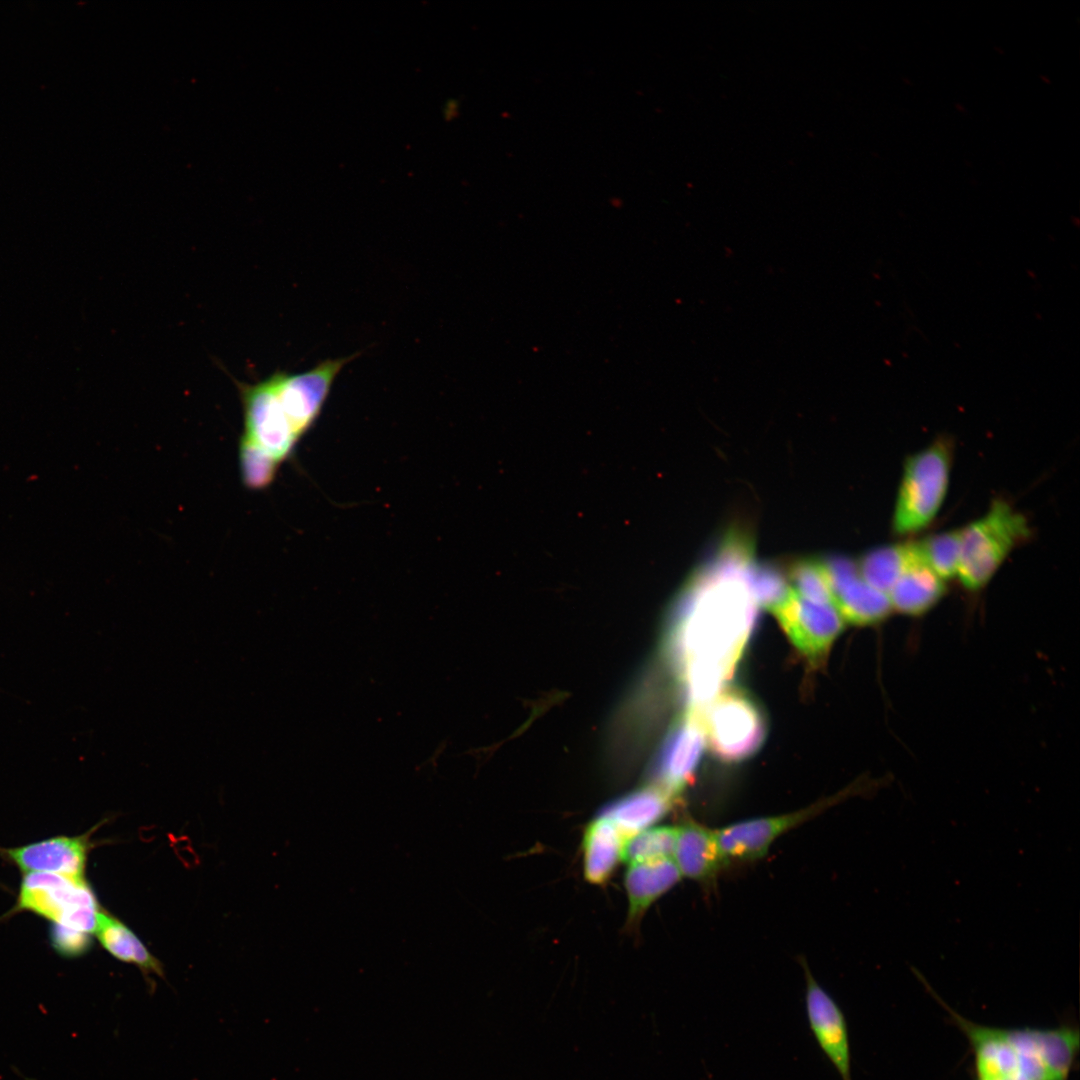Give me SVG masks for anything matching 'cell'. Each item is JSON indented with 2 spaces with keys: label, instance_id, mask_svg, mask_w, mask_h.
Segmentation results:
<instances>
[{
  "label": "cell",
  "instance_id": "1",
  "mask_svg": "<svg viewBox=\"0 0 1080 1080\" xmlns=\"http://www.w3.org/2000/svg\"><path fill=\"white\" fill-rule=\"evenodd\" d=\"M751 536L730 529L691 575L670 612L663 650L686 709H703L733 677L758 618L748 586Z\"/></svg>",
  "mask_w": 1080,
  "mask_h": 1080
},
{
  "label": "cell",
  "instance_id": "2",
  "mask_svg": "<svg viewBox=\"0 0 1080 1080\" xmlns=\"http://www.w3.org/2000/svg\"><path fill=\"white\" fill-rule=\"evenodd\" d=\"M960 535L957 576L967 589L978 590L989 582L1009 553L1030 537L1031 530L1022 513L997 499L981 518L961 529Z\"/></svg>",
  "mask_w": 1080,
  "mask_h": 1080
},
{
  "label": "cell",
  "instance_id": "3",
  "mask_svg": "<svg viewBox=\"0 0 1080 1080\" xmlns=\"http://www.w3.org/2000/svg\"><path fill=\"white\" fill-rule=\"evenodd\" d=\"M951 461V444L943 439L907 458L893 515L896 534L916 533L933 521L948 490Z\"/></svg>",
  "mask_w": 1080,
  "mask_h": 1080
},
{
  "label": "cell",
  "instance_id": "4",
  "mask_svg": "<svg viewBox=\"0 0 1080 1080\" xmlns=\"http://www.w3.org/2000/svg\"><path fill=\"white\" fill-rule=\"evenodd\" d=\"M706 742L721 761L736 763L755 754L766 738L767 721L752 696L722 690L702 711Z\"/></svg>",
  "mask_w": 1080,
  "mask_h": 1080
},
{
  "label": "cell",
  "instance_id": "5",
  "mask_svg": "<svg viewBox=\"0 0 1080 1080\" xmlns=\"http://www.w3.org/2000/svg\"><path fill=\"white\" fill-rule=\"evenodd\" d=\"M15 910L32 912L52 924L91 934L100 906L85 877L31 872L22 878Z\"/></svg>",
  "mask_w": 1080,
  "mask_h": 1080
},
{
  "label": "cell",
  "instance_id": "6",
  "mask_svg": "<svg viewBox=\"0 0 1080 1080\" xmlns=\"http://www.w3.org/2000/svg\"><path fill=\"white\" fill-rule=\"evenodd\" d=\"M706 743L702 712L686 709L671 725L648 769L647 781L674 802L694 777Z\"/></svg>",
  "mask_w": 1080,
  "mask_h": 1080
},
{
  "label": "cell",
  "instance_id": "7",
  "mask_svg": "<svg viewBox=\"0 0 1080 1080\" xmlns=\"http://www.w3.org/2000/svg\"><path fill=\"white\" fill-rule=\"evenodd\" d=\"M852 792L854 790L848 789L793 812L746 819L715 829L722 854L727 862L758 860L783 834L823 813Z\"/></svg>",
  "mask_w": 1080,
  "mask_h": 1080
},
{
  "label": "cell",
  "instance_id": "8",
  "mask_svg": "<svg viewBox=\"0 0 1080 1080\" xmlns=\"http://www.w3.org/2000/svg\"><path fill=\"white\" fill-rule=\"evenodd\" d=\"M244 419L243 439L281 463L294 449V434L270 376L257 383H237Z\"/></svg>",
  "mask_w": 1080,
  "mask_h": 1080
},
{
  "label": "cell",
  "instance_id": "9",
  "mask_svg": "<svg viewBox=\"0 0 1080 1080\" xmlns=\"http://www.w3.org/2000/svg\"><path fill=\"white\" fill-rule=\"evenodd\" d=\"M772 613L793 646L813 664L828 656L844 625L834 604L813 603L794 591Z\"/></svg>",
  "mask_w": 1080,
  "mask_h": 1080
},
{
  "label": "cell",
  "instance_id": "10",
  "mask_svg": "<svg viewBox=\"0 0 1080 1080\" xmlns=\"http://www.w3.org/2000/svg\"><path fill=\"white\" fill-rule=\"evenodd\" d=\"M353 358L329 359L302 373L276 372L270 376L281 408L298 439L315 422L336 376Z\"/></svg>",
  "mask_w": 1080,
  "mask_h": 1080
},
{
  "label": "cell",
  "instance_id": "11",
  "mask_svg": "<svg viewBox=\"0 0 1080 1080\" xmlns=\"http://www.w3.org/2000/svg\"><path fill=\"white\" fill-rule=\"evenodd\" d=\"M805 978V1008L810 1029L842 1080H851V1053L845 1016L801 959Z\"/></svg>",
  "mask_w": 1080,
  "mask_h": 1080
},
{
  "label": "cell",
  "instance_id": "12",
  "mask_svg": "<svg viewBox=\"0 0 1080 1080\" xmlns=\"http://www.w3.org/2000/svg\"><path fill=\"white\" fill-rule=\"evenodd\" d=\"M91 833L79 836H55L0 853L23 873L46 872L84 878Z\"/></svg>",
  "mask_w": 1080,
  "mask_h": 1080
},
{
  "label": "cell",
  "instance_id": "13",
  "mask_svg": "<svg viewBox=\"0 0 1080 1080\" xmlns=\"http://www.w3.org/2000/svg\"><path fill=\"white\" fill-rule=\"evenodd\" d=\"M948 1010L973 1048L977 1080H1026L1020 1052L1005 1029L979 1025Z\"/></svg>",
  "mask_w": 1080,
  "mask_h": 1080
},
{
  "label": "cell",
  "instance_id": "14",
  "mask_svg": "<svg viewBox=\"0 0 1080 1080\" xmlns=\"http://www.w3.org/2000/svg\"><path fill=\"white\" fill-rule=\"evenodd\" d=\"M677 828L672 859L681 876L698 882L713 879L728 863L720 849L715 829L688 818Z\"/></svg>",
  "mask_w": 1080,
  "mask_h": 1080
},
{
  "label": "cell",
  "instance_id": "15",
  "mask_svg": "<svg viewBox=\"0 0 1080 1080\" xmlns=\"http://www.w3.org/2000/svg\"><path fill=\"white\" fill-rule=\"evenodd\" d=\"M681 878L672 858L630 864L624 880L628 897L627 924L631 927L638 924L648 908Z\"/></svg>",
  "mask_w": 1080,
  "mask_h": 1080
},
{
  "label": "cell",
  "instance_id": "16",
  "mask_svg": "<svg viewBox=\"0 0 1080 1080\" xmlns=\"http://www.w3.org/2000/svg\"><path fill=\"white\" fill-rule=\"evenodd\" d=\"M1011 1036L1043 1064L1051 1080H1068L1079 1048V1033L1070 1027L1009 1029Z\"/></svg>",
  "mask_w": 1080,
  "mask_h": 1080
},
{
  "label": "cell",
  "instance_id": "17",
  "mask_svg": "<svg viewBox=\"0 0 1080 1080\" xmlns=\"http://www.w3.org/2000/svg\"><path fill=\"white\" fill-rule=\"evenodd\" d=\"M830 588L833 604L852 624L878 623L892 610L888 595L866 583L858 570L831 581Z\"/></svg>",
  "mask_w": 1080,
  "mask_h": 1080
},
{
  "label": "cell",
  "instance_id": "18",
  "mask_svg": "<svg viewBox=\"0 0 1080 1080\" xmlns=\"http://www.w3.org/2000/svg\"><path fill=\"white\" fill-rule=\"evenodd\" d=\"M673 803L662 791L646 784L612 801L600 814L611 820L626 839L654 826L669 812Z\"/></svg>",
  "mask_w": 1080,
  "mask_h": 1080
},
{
  "label": "cell",
  "instance_id": "19",
  "mask_svg": "<svg viewBox=\"0 0 1080 1080\" xmlns=\"http://www.w3.org/2000/svg\"><path fill=\"white\" fill-rule=\"evenodd\" d=\"M625 837L615 824L599 814L585 828L582 839L585 879L595 885L607 882L622 857Z\"/></svg>",
  "mask_w": 1080,
  "mask_h": 1080
},
{
  "label": "cell",
  "instance_id": "20",
  "mask_svg": "<svg viewBox=\"0 0 1080 1080\" xmlns=\"http://www.w3.org/2000/svg\"><path fill=\"white\" fill-rule=\"evenodd\" d=\"M944 592V580L928 567L918 551L917 557L888 592V597L892 609L915 616L932 608Z\"/></svg>",
  "mask_w": 1080,
  "mask_h": 1080
},
{
  "label": "cell",
  "instance_id": "21",
  "mask_svg": "<svg viewBox=\"0 0 1080 1080\" xmlns=\"http://www.w3.org/2000/svg\"><path fill=\"white\" fill-rule=\"evenodd\" d=\"M94 934L101 946L114 958L136 965L144 974L151 991L154 986L149 976L154 974L164 977L160 961L123 922L102 908L97 914Z\"/></svg>",
  "mask_w": 1080,
  "mask_h": 1080
},
{
  "label": "cell",
  "instance_id": "22",
  "mask_svg": "<svg viewBox=\"0 0 1080 1080\" xmlns=\"http://www.w3.org/2000/svg\"><path fill=\"white\" fill-rule=\"evenodd\" d=\"M917 555L915 542L877 547L861 557L857 563L858 571L866 583L888 595Z\"/></svg>",
  "mask_w": 1080,
  "mask_h": 1080
},
{
  "label": "cell",
  "instance_id": "23",
  "mask_svg": "<svg viewBox=\"0 0 1080 1080\" xmlns=\"http://www.w3.org/2000/svg\"><path fill=\"white\" fill-rule=\"evenodd\" d=\"M677 826H652L637 832L624 841L621 861L628 865L672 858Z\"/></svg>",
  "mask_w": 1080,
  "mask_h": 1080
},
{
  "label": "cell",
  "instance_id": "24",
  "mask_svg": "<svg viewBox=\"0 0 1080 1080\" xmlns=\"http://www.w3.org/2000/svg\"><path fill=\"white\" fill-rule=\"evenodd\" d=\"M748 586L758 607L771 612L792 593L783 569L772 562L752 561L747 572Z\"/></svg>",
  "mask_w": 1080,
  "mask_h": 1080
},
{
  "label": "cell",
  "instance_id": "25",
  "mask_svg": "<svg viewBox=\"0 0 1080 1080\" xmlns=\"http://www.w3.org/2000/svg\"><path fill=\"white\" fill-rule=\"evenodd\" d=\"M922 560L940 578L958 574L960 563V530L942 532L916 542Z\"/></svg>",
  "mask_w": 1080,
  "mask_h": 1080
},
{
  "label": "cell",
  "instance_id": "26",
  "mask_svg": "<svg viewBox=\"0 0 1080 1080\" xmlns=\"http://www.w3.org/2000/svg\"><path fill=\"white\" fill-rule=\"evenodd\" d=\"M788 580L800 597L817 604H833L829 580L822 560L804 558L794 561L788 570Z\"/></svg>",
  "mask_w": 1080,
  "mask_h": 1080
},
{
  "label": "cell",
  "instance_id": "27",
  "mask_svg": "<svg viewBox=\"0 0 1080 1080\" xmlns=\"http://www.w3.org/2000/svg\"><path fill=\"white\" fill-rule=\"evenodd\" d=\"M279 464L257 446L240 439V474L246 488L250 490L267 488L274 480Z\"/></svg>",
  "mask_w": 1080,
  "mask_h": 1080
},
{
  "label": "cell",
  "instance_id": "28",
  "mask_svg": "<svg viewBox=\"0 0 1080 1080\" xmlns=\"http://www.w3.org/2000/svg\"><path fill=\"white\" fill-rule=\"evenodd\" d=\"M50 942L63 957H78L88 951L92 941L90 934L52 924Z\"/></svg>",
  "mask_w": 1080,
  "mask_h": 1080
}]
</instances>
